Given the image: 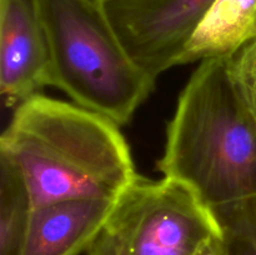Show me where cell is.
I'll return each mask as SVG.
<instances>
[{"label":"cell","mask_w":256,"mask_h":255,"mask_svg":"<svg viewBox=\"0 0 256 255\" xmlns=\"http://www.w3.org/2000/svg\"><path fill=\"white\" fill-rule=\"evenodd\" d=\"M86 255H128L126 245L122 234L108 222L104 232L88 250Z\"/></svg>","instance_id":"12"},{"label":"cell","mask_w":256,"mask_h":255,"mask_svg":"<svg viewBox=\"0 0 256 255\" xmlns=\"http://www.w3.org/2000/svg\"><path fill=\"white\" fill-rule=\"evenodd\" d=\"M92 2H98V4H104V2H110V0H92Z\"/></svg>","instance_id":"14"},{"label":"cell","mask_w":256,"mask_h":255,"mask_svg":"<svg viewBox=\"0 0 256 255\" xmlns=\"http://www.w3.org/2000/svg\"><path fill=\"white\" fill-rule=\"evenodd\" d=\"M0 152L22 172L34 208L64 200L116 202L139 176L118 122L40 94L18 105L0 136Z\"/></svg>","instance_id":"1"},{"label":"cell","mask_w":256,"mask_h":255,"mask_svg":"<svg viewBox=\"0 0 256 255\" xmlns=\"http://www.w3.org/2000/svg\"><path fill=\"white\" fill-rule=\"evenodd\" d=\"M49 50L50 85L72 102L122 126L152 94L155 80L132 60L102 4L32 0Z\"/></svg>","instance_id":"3"},{"label":"cell","mask_w":256,"mask_h":255,"mask_svg":"<svg viewBox=\"0 0 256 255\" xmlns=\"http://www.w3.org/2000/svg\"><path fill=\"white\" fill-rule=\"evenodd\" d=\"M215 0H110L104 12L140 69L158 76L179 65L185 46Z\"/></svg>","instance_id":"5"},{"label":"cell","mask_w":256,"mask_h":255,"mask_svg":"<svg viewBox=\"0 0 256 255\" xmlns=\"http://www.w3.org/2000/svg\"><path fill=\"white\" fill-rule=\"evenodd\" d=\"M158 169L209 208L256 196V110L232 58L204 60L192 72Z\"/></svg>","instance_id":"2"},{"label":"cell","mask_w":256,"mask_h":255,"mask_svg":"<svg viewBox=\"0 0 256 255\" xmlns=\"http://www.w3.org/2000/svg\"><path fill=\"white\" fill-rule=\"evenodd\" d=\"M199 255H224V252H222V245H220L219 238L215 239L212 242H210V244L208 245V246L205 248Z\"/></svg>","instance_id":"13"},{"label":"cell","mask_w":256,"mask_h":255,"mask_svg":"<svg viewBox=\"0 0 256 255\" xmlns=\"http://www.w3.org/2000/svg\"><path fill=\"white\" fill-rule=\"evenodd\" d=\"M256 40V0H215L185 46L179 65L232 58Z\"/></svg>","instance_id":"8"},{"label":"cell","mask_w":256,"mask_h":255,"mask_svg":"<svg viewBox=\"0 0 256 255\" xmlns=\"http://www.w3.org/2000/svg\"><path fill=\"white\" fill-rule=\"evenodd\" d=\"M109 200H64L32 210L22 255H80L104 232L114 210Z\"/></svg>","instance_id":"7"},{"label":"cell","mask_w":256,"mask_h":255,"mask_svg":"<svg viewBox=\"0 0 256 255\" xmlns=\"http://www.w3.org/2000/svg\"><path fill=\"white\" fill-rule=\"evenodd\" d=\"M232 62L238 79L256 109V40L232 56Z\"/></svg>","instance_id":"11"},{"label":"cell","mask_w":256,"mask_h":255,"mask_svg":"<svg viewBox=\"0 0 256 255\" xmlns=\"http://www.w3.org/2000/svg\"><path fill=\"white\" fill-rule=\"evenodd\" d=\"M210 209L224 255H256V196Z\"/></svg>","instance_id":"10"},{"label":"cell","mask_w":256,"mask_h":255,"mask_svg":"<svg viewBox=\"0 0 256 255\" xmlns=\"http://www.w3.org/2000/svg\"><path fill=\"white\" fill-rule=\"evenodd\" d=\"M34 202L15 162L0 152V255H22Z\"/></svg>","instance_id":"9"},{"label":"cell","mask_w":256,"mask_h":255,"mask_svg":"<svg viewBox=\"0 0 256 255\" xmlns=\"http://www.w3.org/2000/svg\"><path fill=\"white\" fill-rule=\"evenodd\" d=\"M50 85L49 50L32 0H0V92L18 106Z\"/></svg>","instance_id":"6"},{"label":"cell","mask_w":256,"mask_h":255,"mask_svg":"<svg viewBox=\"0 0 256 255\" xmlns=\"http://www.w3.org/2000/svg\"><path fill=\"white\" fill-rule=\"evenodd\" d=\"M109 224L128 255H199L219 238L212 209L175 180L138 176L115 202Z\"/></svg>","instance_id":"4"}]
</instances>
